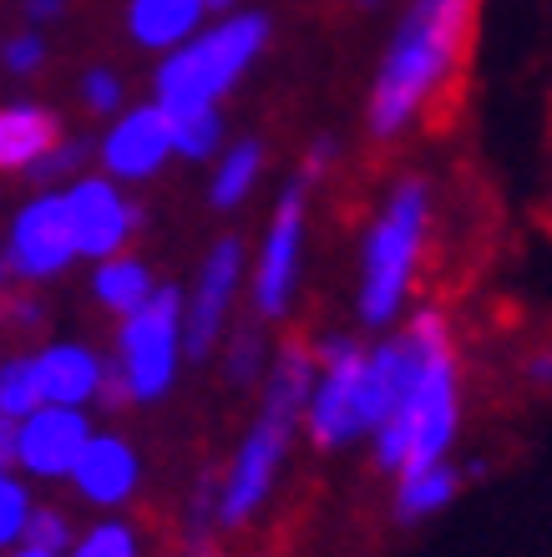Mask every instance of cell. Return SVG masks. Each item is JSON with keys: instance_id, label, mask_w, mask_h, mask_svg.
<instances>
[{"instance_id": "6da1fadb", "label": "cell", "mask_w": 552, "mask_h": 557, "mask_svg": "<svg viewBox=\"0 0 552 557\" xmlns=\"http://www.w3.org/2000/svg\"><path fill=\"white\" fill-rule=\"evenodd\" d=\"M365 411L370 456L380 471L446 461L462 436V360L456 335L437 305L406 309V324L365 345Z\"/></svg>"}, {"instance_id": "7a4b0ae2", "label": "cell", "mask_w": 552, "mask_h": 557, "mask_svg": "<svg viewBox=\"0 0 552 557\" xmlns=\"http://www.w3.org/2000/svg\"><path fill=\"white\" fill-rule=\"evenodd\" d=\"M477 5L481 0H406L365 97V133L376 143H401L441 107L462 76Z\"/></svg>"}, {"instance_id": "3957f363", "label": "cell", "mask_w": 552, "mask_h": 557, "mask_svg": "<svg viewBox=\"0 0 552 557\" xmlns=\"http://www.w3.org/2000/svg\"><path fill=\"white\" fill-rule=\"evenodd\" d=\"M315 381V355L309 339H284L269 355L259 391V411L238 436L233 456L219 471V532H244L254 517L269 507L279 476L290 467V451L299 441V416H305V396Z\"/></svg>"}, {"instance_id": "277c9868", "label": "cell", "mask_w": 552, "mask_h": 557, "mask_svg": "<svg viewBox=\"0 0 552 557\" xmlns=\"http://www.w3.org/2000/svg\"><path fill=\"white\" fill-rule=\"evenodd\" d=\"M431 223H437V193L416 173L395 177L380 208L370 213L360 234V278H355V320L365 330H391L406 320L416 299L426 249H431Z\"/></svg>"}, {"instance_id": "5b68a950", "label": "cell", "mask_w": 552, "mask_h": 557, "mask_svg": "<svg viewBox=\"0 0 552 557\" xmlns=\"http://www.w3.org/2000/svg\"><path fill=\"white\" fill-rule=\"evenodd\" d=\"M274 41V21L263 11H223L208 15L204 30L158 57L152 72V102L162 112H198V107H223L238 91L259 57Z\"/></svg>"}, {"instance_id": "8992f818", "label": "cell", "mask_w": 552, "mask_h": 557, "mask_svg": "<svg viewBox=\"0 0 552 557\" xmlns=\"http://www.w3.org/2000/svg\"><path fill=\"white\" fill-rule=\"evenodd\" d=\"M188 366L183 350V289L158 284L143 309L116 320V345L107 360V400L158 406L173 396L177 375Z\"/></svg>"}, {"instance_id": "52a82bcc", "label": "cell", "mask_w": 552, "mask_h": 557, "mask_svg": "<svg viewBox=\"0 0 552 557\" xmlns=\"http://www.w3.org/2000/svg\"><path fill=\"white\" fill-rule=\"evenodd\" d=\"M315 355V381L299 416V436L315 451H345L370 436V411H365V345L349 330L309 339Z\"/></svg>"}, {"instance_id": "ba28073f", "label": "cell", "mask_w": 552, "mask_h": 557, "mask_svg": "<svg viewBox=\"0 0 552 557\" xmlns=\"http://www.w3.org/2000/svg\"><path fill=\"white\" fill-rule=\"evenodd\" d=\"M305 238H309V183L290 177L269 223H263V238L254 259H248V278H244V294L259 324H279L294 314V299H299V284H305Z\"/></svg>"}, {"instance_id": "9c48e42d", "label": "cell", "mask_w": 552, "mask_h": 557, "mask_svg": "<svg viewBox=\"0 0 552 557\" xmlns=\"http://www.w3.org/2000/svg\"><path fill=\"white\" fill-rule=\"evenodd\" d=\"M248 278V249L238 234H223L208 244V253L198 259V274H193V289H183V350L188 360H213L219 355V339L229 335L233 309H238V294H244Z\"/></svg>"}, {"instance_id": "30bf717a", "label": "cell", "mask_w": 552, "mask_h": 557, "mask_svg": "<svg viewBox=\"0 0 552 557\" xmlns=\"http://www.w3.org/2000/svg\"><path fill=\"white\" fill-rule=\"evenodd\" d=\"M0 259H5V274L21 278L26 289L51 284V278H61L76 264V238H72V223H66L61 188H36V198H26L15 208Z\"/></svg>"}, {"instance_id": "8fae6325", "label": "cell", "mask_w": 552, "mask_h": 557, "mask_svg": "<svg viewBox=\"0 0 552 557\" xmlns=\"http://www.w3.org/2000/svg\"><path fill=\"white\" fill-rule=\"evenodd\" d=\"M66 198V223L76 238V259H112L137 238L143 228V208L127 198L122 183H112L107 173H76L72 183H61Z\"/></svg>"}, {"instance_id": "7c38bea8", "label": "cell", "mask_w": 552, "mask_h": 557, "mask_svg": "<svg viewBox=\"0 0 552 557\" xmlns=\"http://www.w3.org/2000/svg\"><path fill=\"white\" fill-rule=\"evenodd\" d=\"M87 436H91L87 411H76V406H36L30 416L11 421V467L26 482H66Z\"/></svg>"}, {"instance_id": "4fadbf2b", "label": "cell", "mask_w": 552, "mask_h": 557, "mask_svg": "<svg viewBox=\"0 0 552 557\" xmlns=\"http://www.w3.org/2000/svg\"><path fill=\"white\" fill-rule=\"evenodd\" d=\"M97 162L112 183H152V177L173 162V143H168V117L158 102L122 107L112 117V127L97 143Z\"/></svg>"}, {"instance_id": "5bb4252c", "label": "cell", "mask_w": 552, "mask_h": 557, "mask_svg": "<svg viewBox=\"0 0 552 557\" xmlns=\"http://www.w3.org/2000/svg\"><path fill=\"white\" fill-rule=\"evenodd\" d=\"M66 482H72L76 497L87 502V507H97V512H122V507L137 497V486H143V456H137V446H132L127 436H116V431H91Z\"/></svg>"}, {"instance_id": "9a60e30c", "label": "cell", "mask_w": 552, "mask_h": 557, "mask_svg": "<svg viewBox=\"0 0 552 557\" xmlns=\"http://www.w3.org/2000/svg\"><path fill=\"white\" fill-rule=\"evenodd\" d=\"M30 360H36V385H41L46 406L87 411L91 400L107 396V360L82 339H51Z\"/></svg>"}, {"instance_id": "2e32d148", "label": "cell", "mask_w": 552, "mask_h": 557, "mask_svg": "<svg viewBox=\"0 0 552 557\" xmlns=\"http://www.w3.org/2000/svg\"><path fill=\"white\" fill-rule=\"evenodd\" d=\"M57 143H61V117L51 107H41V102L0 107V173L26 177Z\"/></svg>"}, {"instance_id": "e0dca14e", "label": "cell", "mask_w": 552, "mask_h": 557, "mask_svg": "<svg viewBox=\"0 0 552 557\" xmlns=\"http://www.w3.org/2000/svg\"><path fill=\"white\" fill-rule=\"evenodd\" d=\"M127 36L143 51H158L168 57L173 46H183L188 36H198L208 21L204 0H127Z\"/></svg>"}, {"instance_id": "ac0fdd59", "label": "cell", "mask_w": 552, "mask_h": 557, "mask_svg": "<svg viewBox=\"0 0 552 557\" xmlns=\"http://www.w3.org/2000/svg\"><path fill=\"white\" fill-rule=\"evenodd\" d=\"M263 162H269V152H263L259 137H229L223 152L213 158V173H208V203L219 213L244 208L263 183Z\"/></svg>"}, {"instance_id": "d6986e66", "label": "cell", "mask_w": 552, "mask_h": 557, "mask_svg": "<svg viewBox=\"0 0 552 557\" xmlns=\"http://www.w3.org/2000/svg\"><path fill=\"white\" fill-rule=\"evenodd\" d=\"M456 492H462V467L456 461H431V467H410L395 476V517L401 522H426V517L446 512L451 502H456Z\"/></svg>"}, {"instance_id": "ffe728a7", "label": "cell", "mask_w": 552, "mask_h": 557, "mask_svg": "<svg viewBox=\"0 0 552 557\" xmlns=\"http://www.w3.org/2000/svg\"><path fill=\"white\" fill-rule=\"evenodd\" d=\"M152 289H158L152 269L127 249L91 264V299H97L112 320H122V314H132V309H143L147 299H152Z\"/></svg>"}, {"instance_id": "44dd1931", "label": "cell", "mask_w": 552, "mask_h": 557, "mask_svg": "<svg viewBox=\"0 0 552 557\" xmlns=\"http://www.w3.org/2000/svg\"><path fill=\"white\" fill-rule=\"evenodd\" d=\"M168 117V143H173V158L183 162H213L229 143V122H223V107H198V112H162Z\"/></svg>"}, {"instance_id": "7402d4cb", "label": "cell", "mask_w": 552, "mask_h": 557, "mask_svg": "<svg viewBox=\"0 0 552 557\" xmlns=\"http://www.w3.org/2000/svg\"><path fill=\"white\" fill-rule=\"evenodd\" d=\"M223 350V381L229 385H254L263 381V370H269V324L248 320V324H229V335L219 339Z\"/></svg>"}, {"instance_id": "603a6c76", "label": "cell", "mask_w": 552, "mask_h": 557, "mask_svg": "<svg viewBox=\"0 0 552 557\" xmlns=\"http://www.w3.org/2000/svg\"><path fill=\"white\" fill-rule=\"evenodd\" d=\"M219 537V471H204L183 512V557H213Z\"/></svg>"}, {"instance_id": "cb8c5ba5", "label": "cell", "mask_w": 552, "mask_h": 557, "mask_svg": "<svg viewBox=\"0 0 552 557\" xmlns=\"http://www.w3.org/2000/svg\"><path fill=\"white\" fill-rule=\"evenodd\" d=\"M66 557H143V532L127 517L107 512L102 522H91L87 532H76Z\"/></svg>"}, {"instance_id": "d4e9b609", "label": "cell", "mask_w": 552, "mask_h": 557, "mask_svg": "<svg viewBox=\"0 0 552 557\" xmlns=\"http://www.w3.org/2000/svg\"><path fill=\"white\" fill-rule=\"evenodd\" d=\"M41 400V385H36V360L30 355H11V360H0V416L5 421H21L30 416Z\"/></svg>"}, {"instance_id": "484cf974", "label": "cell", "mask_w": 552, "mask_h": 557, "mask_svg": "<svg viewBox=\"0 0 552 557\" xmlns=\"http://www.w3.org/2000/svg\"><path fill=\"white\" fill-rule=\"evenodd\" d=\"M30 482L15 476V471H0V553H11L21 537H26V522H30Z\"/></svg>"}, {"instance_id": "4316f807", "label": "cell", "mask_w": 552, "mask_h": 557, "mask_svg": "<svg viewBox=\"0 0 552 557\" xmlns=\"http://www.w3.org/2000/svg\"><path fill=\"white\" fill-rule=\"evenodd\" d=\"M87 152H91V147L82 143V137H61V143L51 147V152H46V158L36 162V168H30L26 177L36 183V188H57V183H72V177L82 173Z\"/></svg>"}, {"instance_id": "83f0119b", "label": "cell", "mask_w": 552, "mask_h": 557, "mask_svg": "<svg viewBox=\"0 0 552 557\" xmlns=\"http://www.w3.org/2000/svg\"><path fill=\"white\" fill-rule=\"evenodd\" d=\"M72 537H76V528H72V517L61 512V507H30V522H26V537H21V543L66 557Z\"/></svg>"}, {"instance_id": "f1b7e54d", "label": "cell", "mask_w": 552, "mask_h": 557, "mask_svg": "<svg viewBox=\"0 0 552 557\" xmlns=\"http://www.w3.org/2000/svg\"><path fill=\"white\" fill-rule=\"evenodd\" d=\"M82 107L97 112V117H116V112L127 107L122 76H116L112 66H87V72H82Z\"/></svg>"}, {"instance_id": "f546056e", "label": "cell", "mask_w": 552, "mask_h": 557, "mask_svg": "<svg viewBox=\"0 0 552 557\" xmlns=\"http://www.w3.org/2000/svg\"><path fill=\"white\" fill-rule=\"evenodd\" d=\"M0 61H5V72L11 76H36L46 66V36L36 26H26L21 36L0 46Z\"/></svg>"}, {"instance_id": "4dcf8cb0", "label": "cell", "mask_w": 552, "mask_h": 557, "mask_svg": "<svg viewBox=\"0 0 552 557\" xmlns=\"http://www.w3.org/2000/svg\"><path fill=\"white\" fill-rule=\"evenodd\" d=\"M334 152H340V143H334V137H315V143H309V152H305V183H315V177H324L334 168Z\"/></svg>"}, {"instance_id": "1f68e13d", "label": "cell", "mask_w": 552, "mask_h": 557, "mask_svg": "<svg viewBox=\"0 0 552 557\" xmlns=\"http://www.w3.org/2000/svg\"><path fill=\"white\" fill-rule=\"evenodd\" d=\"M523 375L532 391H552V345H538V350L523 360Z\"/></svg>"}, {"instance_id": "d6a6232c", "label": "cell", "mask_w": 552, "mask_h": 557, "mask_svg": "<svg viewBox=\"0 0 552 557\" xmlns=\"http://www.w3.org/2000/svg\"><path fill=\"white\" fill-rule=\"evenodd\" d=\"M41 299H30V294H21V299H11V305H5V320L11 324H21V330H36V324H41Z\"/></svg>"}, {"instance_id": "836d02e7", "label": "cell", "mask_w": 552, "mask_h": 557, "mask_svg": "<svg viewBox=\"0 0 552 557\" xmlns=\"http://www.w3.org/2000/svg\"><path fill=\"white\" fill-rule=\"evenodd\" d=\"M61 11H66V0H26V21L36 30L51 26V21H61Z\"/></svg>"}, {"instance_id": "e575fe53", "label": "cell", "mask_w": 552, "mask_h": 557, "mask_svg": "<svg viewBox=\"0 0 552 557\" xmlns=\"http://www.w3.org/2000/svg\"><path fill=\"white\" fill-rule=\"evenodd\" d=\"M0 471H11V421L0 416Z\"/></svg>"}, {"instance_id": "d590c367", "label": "cell", "mask_w": 552, "mask_h": 557, "mask_svg": "<svg viewBox=\"0 0 552 557\" xmlns=\"http://www.w3.org/2000/svg\"><path fill=\"white\" fill-rule=\"evenodd\" d=\"M0 557H57V553H41V547H26V543H15L11 553H0Z\"/></svg>"}, {"instance_id": "8d00e7d4", "label": "cell", "mask_w": 552, "mask_h": 557, "mask_svg": "<svg viewBox=\"0 0 552 557\" xmlns=\"http://www.w3.org/2000/svg\"><path fill=\"white\" fill-rule=\"evenodd\" d=\"M208 15H223V11H238V0H204Z\"/></svg>"}, {"instance_id": "74e56055", "label": "cell", "mask_w": 552, "mask_h": 557, "mask_svg": "<svg viewBox=\"0 0 552 557\" xmlns=\"http://www.w3.org/2000/svg\"><path fill=\"white\" fill-rule=\"evenodd\" d=\"M5 284H11V274H5V259H0V294H5Z\"/></svg>"}, {"instance_id": "f35d334b", "label": "cell", "mask_w": 552, "mask_h": 557, "mask_svg": "<svg viewBox=\"0 0 552 557\" xmlns=\"http://www.w3.org/2000/svg\"><path fill=\"white\" fill-rule=\"evenodd\" d=\"M360 5H380V0H360Z\"/></svg>"}]
</instances>
